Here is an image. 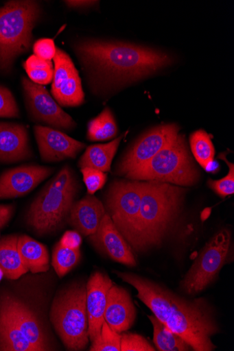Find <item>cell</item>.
Returning <instances> with one entry per match:
<instances>
[{"mask_svg":"<svg viewBox=\"0 0 234 351\" xmlns=\"http://www.w3.org/2000/svg\"><path fill=\"white\" fill-rule=\"evenodd\" d=\"M54 74L51 93L58 104L64 107H77L84 102L81 79L74 63L64 51L56 48L54 58Z\"/></svg>","mask_w":234,"mask_h":351,"instance_id":"obj_12","label":"cell"},{"mask_svg":"<svg viewBox=\"0 0 234 351\" xmlns=\"http://www.w3.org/2000/svg\"><path fill=\"white\" fill-rule=\"evenodd\" d=\"M82 241L81 235L78 231H68L63 234L59 243L64 247L80 250Z\"/></svg>","mask_w":234,"mask_h":351,"instance_id":"obj_36","label":"cell"},{"mask_svg":"<svg viewBox=\"0 0 234 351\" xmlns=\"http://www.w3.org/2000/svg\"><path fill=\"white\" fill-rule=\"evenodd\" d=\"M189 141L196 162L205 169L215 156V148L210 136L204 130H198L191 135Z\"/></svg>","mask_w":234,"mask_h":351,"instance_id":"obj_27","label":"cell"},{"mask_svg":"<svg viewBox=\"0 0 234 351\" xmlns=\"http://www.w3.org/2000/svg\"><path fill=\"white\" fill-rule=\"evenodd\" d=\"M138 291L137 297L159 320L181 337L196 351H212L219 327L208 302L183 298L159 284L133 274L115 271Z\"/></svg>","mask_w":234,"mask_h":351,"instance_id":"obj_1","label":"cell"},{"mask_svg":"<svg viewBox=\"0 0 234 351\" xmlns=\"http://www.w3.org/2000/svg\"><path fill=\"white\" fill-rule=\"evenodd\" d=\"M32 156L25 127L19 123L0 122V162L16 163Z\"/></svg>","mask_w":234,"mask_h":351,"instance_id":"obj_18","label":"cell"},{"mask_svg":"<svg viewBox=\"0 0 234 351\" xmlns=\"http://www.w3.org/2000/svg\"><path fill=\"white\" fill-rule=\"evenodd\" d=\"M106 214L104 204L95 197L88 195L74 203L69 220L80 234L89 237L97 232Z\"/></svg>","mask_w":234,"mask_h":351,"instance_id":"obj_20","label":"cell"},{"mask_svg":"<svg viewBox=\"0 0 234 351\" xmlns=\"http://www.w3.org/2000/svg\"><path fill=\"white\" fill-rule=\"evenodd\" d=\"M218 158L222 159L228 165L229 173L220 180H209L208 184L218 195L224 198L234 193V166L227 161L225 153H222Z\"/></svg>","mask_w":234,"mask_h":351,"instance_id":"obj_31","label":"cell"},{"mask_svg":"<svg viewBox=\"0 0 234 351\" xmlns=\"http://www.w3.org/2000/svg\"><path fill=\"white\" fill-rule=\"evenodd\" d=\"M148 317L154 328V343L159 350H193L181 337L167 328L155 315H149Z\"/></svg>","mask_w":234,"mask_h":351,"instance_id":"obj_25","label":"cell"},{"mask_svg":"<svg viewBox=\"0 0 234 351\" xmlns=\"http://www.w3.org/2000/svg\"><path fill=\"white\" fill-rule=\"evenodd\" d=\"M121 351H154L155 348L143 337L127 333L121 335Z\"/></svg>","mask_w":234,"mask_h":351,"instance_id":"obj_33","label":"cell"},{"mask_svg":"<svg viewBox=\"0 0 234 351\" xmlns=\"http://www.w3.org/2000/svg\"><path fill=\"white\" fill-rule=\"evenodd\" d=\"M22 84L30 112L33 118L60 130L71 131L76 126L73 119L67 114L51 97L46 88L22 78Z\"/></svg>","mask_w":234,"mask_h":351,"instance_id":"obj_11","label":"cell"},{"mask_svg":"<svg viewBox=\"0 0 234 351\" xmlns=\"http://www.w3.org/2000/svg\"><path fill=\"white\" fill-rule=\"evenodd\" d=\"M23 67L32 82L46 85L53 80L54 69L51 60H46L32 55L25 61Z\"/></svg>","mask_w":234,"mask_h":351,"instance_id":"obj_28","label":"cell"},{"mask_svg":"<svg viewBox=\"0 0 234 351\" xmlns=\"http://www.w3.org/2000/svg\"><path fill=\"white\" fill-rule=\"evenodd\" d=\"M54 169L39 165H25L4 172L0 176V200L27 195L48 178Z\"/></svg>","mask_w":234,"mask_h":351,"instance_id":"obj_13","label":"cell"},{"mask_svg":"<svg viewBox=\"0 0 234 351\" xmlns=\"http://www.w3.org/2000/svg\"><path fill=\"white\" fill-rule=\"evenodd\" d=\"M20 112L12 92L0 86V117L17 118Z\"/></svg>","mask_w":234,"mask_h":351,"instance_id":"obj_34","label":"cell"},{"mask_svg":"<svg viewBox=\"0 0 234 351\" xmlns=\"http://www.w3.org/2000/svg\"><path fill=\"white\" fill-rule=\"evenodd\" d=\"M34 131L40 156L45 162L74 159L86 147L83 143L52 128L36 125Z\"/></svg>","mask_w":234,"mask_h":351,"instance_id":"obj_15","label":"cell"},{"mask_svg":"<svg viewBox=\"0 0 234 351\" xmlns=\"http://www.w3.org/2000/svg\"><path fill=\"white\" fill-rule=\"evenodd\" d=\"M78 189L73 171L65 166L32 203L27 215L29 227L38 236L58 230L69 219Z\"/></svg>","mask_w":234,"mask_h":351,"instance_id":"obj_4","label":"cell"},{"mask_svg":"<svg viewBox=\"0 0 234 351\" xmlns=\"http://www.w3.org/2000/svg\"><path fill=\"white\" fill-rule=\"evenodd\" d=\"M185 193V189L177 185L143 182L140 213L131 248L146 251L163 241L180 213Z\"/></svg>","mask_w":234,"mask_h":351,"instance_id":"obj_3","label":"cell"},{"mask_svg":"<svg viewBox=\"0 0 234 351\" xmlns=\"http://www.w3.org/2000/svg\"><path fill=\"white\" fill-rule=\"evenodd\" d=\"M121 335L104 322L100 336L92 342L91 351H120Z\"/></svg>","mask_w":234,"mask_h":351,"instance_id":"obj_30","label":"cell"},{"mask_svg":"<svg viewBox=\"0 0 234 351\" xmlns=\"http://www.w3.org/2000/svg\"><path fill=\"white\" fill-rule=\"evenodd\" d=\"M67 5H69L70 8H86L95 5V1H65V2Z\"/></svg>","mask_w":234,"mask_h":351,"instance_id":"obj_38","label":"cell"},{"mask_svg":"<svg viewBox=\"0 0 234 351\" xmlns=\"http://www.w3.org/2000/svg\"><path fill=\"white\" fill-rule=\"evenodd\" d=\"M0 350L36 351L18 328L3 300L0 302Z\"/></svg>","mask_w":234,"mask_h":351,"instance_id":"obj_21","label":"cell"},{"mask_svg":"<svg viewBox=\"0 0 234 351\" xmlns=\"http://www.w3.org/2000/svg\"><path fill=\"white\" fill-rule=\"evenodd\" d=\"M18 236L10 235L0 239V269L12 280L18 279L28 271L18 250Z\"/></svg>","mask_w":234,"mask_h":351,"instance_id":"obj_24","label":"cell"},{"mask_svg":"<svg viewBox=\"0 0 234 351\" xmlns=\"http://www.w3.org/2000/svg\"><path fill=\"white\" fill-rule=\"evenodd\" d=\"M17 245L28 271L37 274L49 270V255L45 245L26 235L19 237Z\"/></svg>","mask_w":234,"mask_h":351,"instance_id":"obj_23","label":"cell"},{"mask_svg":"<svg viewBox=\"0 0 234 351\" xmlns=\"http://www.w3.org/2000/svg\"><path fill=\"white\" fill-rule=\"evenodd\" d=\"M90 243L100 253L128 267H136L132 248L118 231L106 213L97 232L89 237Z\"/></svg>","mask_w":234,"mask_h":351,"instance_id":"obj_14","label":"cell"},{"mask_svg":"<svg viewBox=\"0 0 234 351\" xmlns=\"http://www.w3.org/2000/svg\"><path fill=\"white\" fill-rule=\"evenodd\" d=\"M40 15L34 1H10L0 8V70H11L14 60L26 52Z\"/></svg>","mask_w":234,"mask_h":351,"instance_id":"obj_6","label":"cell"},{"mask_svg":"<svg viewBox=\"0 0 234 351\" xmlns=\"http://www.w3.org/2000/svg\"><path fill=\"white\" fill-rule=\"evenodd\" d=\"M105 321L115 332L129 330L136 320V308L129 293L121 287L113 285L108 295Z\"/></svg>","mask_w":234,"mask_h":351,"instance_id":"obj_19","label":"cell"},{"mask_svg":"<svg viewBox=\"0 0 234 351\" xmlns=\"http://www.w3.org/2000/svg\"><path fill=\"white\" fill-rule=\"evenodd\" d=\"M230 245L231 232L228 230H222L212 238L182 280L184 292L194 295L207 288L226 263Z\"/></svg>","mask_w":234,"mask_h":351,"instance_id":"obj_9","label":"cell"},{"mask_svg":"<svg viewBox=\"0 0 234 351\" xmlns=\"http://www.w3.org/2000/svg\"><path fill=\"white\" fill-rule=\"evenodd\" d=\"M75 49L97 90L136 82L173 62L164 52L124 43L89 40L80 43Z\"/></svg>","mask_w":234,"mask_h":351,"instance_id":"obj_2","label":"cell"},{"mask_svg":"<svg viewBox=\"0 0 234 351\" xmlns=\"http://www.w3.org/2000/svg\"><path fill=\"white\" fill-rule=\"evenodd\" d=\"M51 322L65 348L82 350L89 343L86 285L75 283L54 299Z\"/></svg>","mask_w":234,"mask_h":351,"instance_id":"obj_7","label":"cell"},{"mask_svg":"<svg viewBox=\"0 0 234 351\" xmlns=\"http://www.w3.org/2000/svg\"><path fill=\"white\" fill-rule=\"evenodd\" d=\"M118 129L110 109L106 108L88 124L87 138L91 141H104L117 136Z\"/></svg>","mask_w":234,"mask_h":351,"instance_id":"obj_26","label":"cell"},{"mask_svg":"<svg viewBox=\"0 0 234 351\" xmlns=\"http://www.w3.org/2000/svg\"><path fill=\"white\" fill-rule=\"evenodd\" d=\"M83 180L87 189L89 195H93L100 189H102L108 180V175L102 171L84 168L81 169Z\"/></svg>","mask_w":234,"mask_h":351,"instance_id":"obj_32","label":"cell"},{"mask_svg":"<svg viewBox=\"0 0 234 351\" xmlns=\"http://www.w3.org/2000/svg\"><path fill=\"white\" fill-rule=\"evenodd\" d=\"M4 274L1 269H0V280L2 279V277L3 276Z\"/></svg>","mask_w":234,"mask_h":351,"instance_id":"obj_39","label":"cell"},{"mask_svg":"<svg viewBox=\"0 0 234 351\" xmlns=\"http://www.w3.org/2000/svg\"><path fill=\"white\" fill-rule=\"evenodd\" d=\"M180 128L176 123L153 128L140 138L121 158L116 169L120 176L134 171L148 163L167 144L178 134Z\"/></svg>","mask_w":234,"mask_h":351,"instance_id":"obj_10","label":"cell"},{"mask_svg":"<svg viewBox=\"0 0 234 351\" xmlns=\"http://www.w3.org/2000/svg\"><path fill=\"white\" fill-rule=\"evenodd\" d=\"M124 177L189 186L198 182L200 174L189 152L185 136L179 134L148 163Z\"/></svg>","mask_w":234,"mask_h":351,"instance_id":"obj_5","label":"cell"},{"mask_svg":"<svg viewBox=\"0 0 234 351\" xmlns=\"http://www.w3.org/2000/svg\"><path fill=\"white\" fill-rule=\"evenodd\" d=\"M23 335L36 351L50 350L47 337L36 315L24 303L11 296L2 299Z\"/></svg>","mask_w":234,"mask_h":351,"instance_id":"obj_17","label":"cell"},{"mask_svg":"<svg viewBox=\"0 0 234 351\" xmlns=\"http://www.w3.org/2000/svg\"><path fill=\"white\" fill-rule=\"evenodd\" d=\"M14 208L10 205H0V229L4 228L12 217Z\"/></svg>","mask_w":234,"mask_h":351,"instance_id":"obj_37","label":"cell"},{"mask_svg":"<svg viewBox=\"0 0 234 351\" xmlns=\"http://www.w3.org/2000/svg\"><path fill=\"white\" fill-rule=\"evenodd\" d=\"M124 136L121 135L107 144L89 147L80 158L78 167L81 169L91 168L104 173L110 172L113 158Z\"/></svg>","mask_w":234,"mask_h":351,"instance_id":"obj_22","label":"cell"},{"mask_svg":"<svg viewBox=\"0 0 234 351\" xmlns=\"http://www.w3.org/2000/svg\"><path fill=\"white\" fill-rule=\"evenodd\" d=\"M33 51L38 57L46 60H51L56 56V47L53 40L44 38L34 44Z\"/></svg>","mask_w":234,"mask_h":351,"instance_id":"obj_35","label":"cell"},{"mask_svg":"<svg viewBox=\"0 0 234 351\" xmlns=\"http://www.w3.org/2000/svg\"><path fill=\"white\" fill-rule=\"evenodd\" d=\"M142 193L143 182L118 180L110 184L106 197V213L129 245L140 213Z\"/></svg>","mask_w":234,"mask_h":351,"instance_id":"obj_8","label":"cell"},{"mask_svg":"<svg viewBox=\"0 0 234 351\" xmlns=\"http://www.w3.org/2000/svg\"><path fill=\"white\" fill-rule=\"evenodd\" d=\"M113 285L108 275L97 271L91 275L86 284L89 336L91 342L97 339L102 332L108 295Z\"/></svg>","mask_w":234,"mask_h":351,"instance_id":"obj_16","label":"cell"},{"mask_svg":"<svg viewBox=\"0 0 234 351\" xmlns=\"http://www.w3.org/2000/svg\"><path fill=\"white\" fill-rule=\"evenodd\" d=\"M80 250H71L62 247L58 243L52 255V266L59 277L69 273L80 263Z\"/></svg>","mask_w":234,"mask_h":351,"instance_id":"obj_29","label":"cell"}]
</instances>
